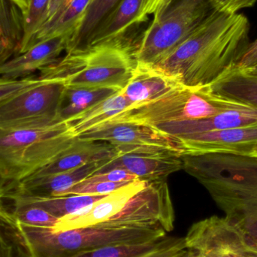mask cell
Wrapping results in <instances>:
<instances>
[{
	"mask_svg": "<svg viewBox=\"0 0 257 257\" xmlns=\"http://www.w3.org/2000/svg\"><path fill=\"white\" fill-rule=\"evenodd\" d=\"M0 224L16 257H72L108 246L143 244L169 235L160 229L84 227L54 232L32 227L0 210Z\"/></svg>",
	"mask_w": 257,
	"mask_h": 257,
	"instance_id": "obj_4",
	"label": "cell"
},
{
	"mask_svg": "<svg viewBox=\"0 0 257 257\" xmlns=\"http://www.w3.org/2000/svg\"><path fill=\"white\" fill-rule=\"evenodd\" d=\"M244 70L247 71V72L253 74V75H257V65L255 66L254 67L251 68V69H244Z\"/></svg>",
	"mask_w": 257,
	"mask_h": 257,
	"instance_id": "obj_39",
	"label": "cell"
},
{
	"mask_svg": "<svg viewBox=\"0 0 257 257\" xmlns=\"http://www.w3.org/2000/svg\"><path fill=\"white\" fill-rule=\"evenodd\" d=\"M246 106L248 105L214 94L208 86L182 85L155 100L128 107L108 122L139 123L156 127L165 123L207 118Z\"/></svg>",
	"mask_w": 257,
	"mask_h": 257,
	"instance_id": "obj_7",
	"label": "cell"
},
{
	"mask_svg": "<svg viewBox=\"0 0 257 257\" xmlns=\"http://www.w3.org/2000/svg\"><path fill=\"white\" fill-rule=\"evenodd\" d=\"M24 35V15L10 0H0V67L18 54Z\"/></svg>",
	"mask_w": 257,
	"mask_h": 257,
	"instance_id": "obj_24",
	"label": "cell"
},
{
	"mask_svg": "<svg viewBox=\"0 0 257 257\" xmlns=\"http://www.w3.org/2000/svg\"><path fill=\"white\" fill-rule=\"evenodd\" d=\"M66 86L42 80L0 102V130L47 127L61 123L59 111Z\"/></svg>",
	"mask_w": 257,
	"mask_h": 257,
	"instance_id": "obj_9",
	"label": "cell"
},
{
	"mask_svg": "<svg viewBox=\"0 0 257 257\" xmlns=\"http://www.w3.org/2000/svg\"><path fill=\"white\" fill-rule=\"evenodd\" d=\"M148 1L120 0L98 26L86 49L107 44L127 43L125 35L133 27L148 20V17L145 13Z\"/></svg>",
	"mask_w": 257,
	"mask_h": 257,
	"instance_id": "obj_13",
	"label": "cell"
},
{
	"mask_svg": "<svg viewBox=\"0 0 257 257\" xmlns=\"http://www.w3.org/2000/svg\"><path fill=\"white\" fill-rule=\"evenodd\" d=\"M243 14L212 12L166 60L154 67L189 87H206L236 65L249 45Z\"/></svg>",
	"mask_w": 257,
	"mask_h": 257,
	"instance_id": "obj_1",
	"label": "cell"
},
{
	"mask_svg": "<svg viewBox=\"0 0 257 257\" xmlns=\"http://www.w3.org/2000/svg\"><path fill=\"white\" fill-rule=\"evenodd\" d=\"M41 81V78L35 75L19 79H10L0 76V102L24 89L38 84Z\"/></svg>",
	"mask_w": 257,
	"mask_h": 257,
	"instance_id": "obj_30",
	"label": "cell"
},
{
	"mask_svg": "<svg viewBox=\"0 0 257 257\" xmlns=\"http://www.w3.org/2000/svg\"><path fill=\"white\" fill-rule=\"evenodd\" d=\"M118 155L114 147L107 142L84 140L77 138L73 145L58 158L33 174L28 179L55 175L95 162L110 160Z\"/></svg>",
	"mask_w": 257,
	"mask_h": 257,
	"instance_id": "obj_18",
	"label": "cell"
},
{
	"mask_svg": "<svg viewBox=\"0 0 257 257\" xmlns=\"http://www.w3.org/2000/svg\"><path fill=\"white\" fill-rule=\"evenodd\" d=\"M211 9L228 14L238 13L241 9L251 8L257 0H208Z\"/></svg>",
	"mask_w": 257,
	"mask_h": 257,
	"instance_id": "obj_31",
	"label": "cell"
},
{
	"mask_svg": "<svg viewBox=\"0 0 257 257\" xmlns=\"http://www.w3.org/2000/svg\"><path fill=\"white\" fill-rule=\"evenodd\" d=\"M77 138L107 142L120 154H156L181 157L184 154L182 141L148 125L133 123H103Z\"/></svg>",
	"mask_w": 257,
	"mask_h": 257,
	"instance_id": "obj_10",
	"label": "cell"
},
{
	"mask_svg": "<svg viewBox=\"0 0 257 257\" xmlns=\"http://www.w3.org/2000/svg\"><path fill=\"white\" fill-rule=\"evenodd\" d=\"M105 196L106 195H68L45 198H12L2 200L35 205L60 219L98 202Z\"/></svg>",
	"mask_w": 257,
	"mask_h": 257,
	"instance_id": "obj_27",
	"label": "cell"
},
{
	"mask_svg": "<svg viewBox=\"0 0 257 257\" xmlns=\"http://www.w3.org/2000/svg\"><path fill=\"white\" fill-rule=\"evenodd\" d=\"M211 93L257 108V75L234 66L208 86Z\"/></svg>",
	"mask_w": 257,
	"mask_h": 257,
	"instance_id": "obj_21",
	"label": "cell"
},
{
	"mask_svg": "<svg viewBox=\"0 0 257 257\" xmlns=\"http://www.w3.org/2000/svg\"><path fill=\"white\" fill-rule=\"evenodd\" d=\"M127 43L107 44L66 53L39 71V78L66 87H105L122 90L133 76L136 61Z\"/></svg>",
	"mask_w": 257,
	"mask_h": 257,
	"instance_id": "obj_6",
	"label": "cell"
},
{
	"mask_svg": "<svg viewBox=\"0 0 257 257\" xmlns=\"http://www.w3.org/2000/svg\"><path fill=\"white\" fill-rule=\"evenodd\" d=\"M256 125L257 108L246 106L223 111L217 115L207 118L165 123L156 127L172 136L182 137L207 132L246 127Z\"/></svg>",
	"mask_w": 257,
	"mask_h": 257,
	"instance_id": "obj_16",
	"label": "cell"
},
{
	"mask_svg": "<svg viewBox=\"0 0 257 257\" xmlns=\"http://www.w3.org/2000/svg\"><path fill=\"white\" fill-rule=\"evenodd\" d=\"M120 91L105 87H66L59 111V118L66 122L74 116Z\"/></svg>",
	"mask_w": 257,
	"mask_h": 257,
	"instance_id": "obj_25",
	"label": "cell"
},
{
	"mask_svg": "<svg viewBox=\"0 0 257 257\" xmlns=\"http://www.w3.org/2000/svg\"><path fill=\"white\" fill-rule=\"evenodd\" d=\"M184 237L199 257H257L256 241L225 216L196 222Z\"/></svg>",
	"mask_w": 257,
	"mask_h": 257,
	"instance_id": "obj_11",
	"label": "cell"
},
{
	"mask_svg": "<svg viewBox=\"0 0 257 257\" xmlns=\"http://www.w3.org/2000/svg\"><path fill=\"white\" fill-rule=\"evenodd\" d=\"M120 0H93L81 23L68 41L66 52L84 51L98 26Z\"/></svg>",
	"mask_w": 257,
	"mask_h": 257,
	"instance_id": "obj_26",
	"label": "cell"
},
{
	"mask_svg": "<svg viewBox=\"0 0 257 257\" xmlns=\"http://www.w3.org/2000/svg\"><path fill=\"white\" fill-rule=\"evenodd\" d=\"M0 257H16L13 244L5 232L0 237Z\"/></svg>",
	"mask_w": 257,
	"mask_h": 257,
	"instance_id": "obj_35",
	"label": "cell"
},
{
	"mask_svg": "<svg viewBox=\"0 0 257 257\" xmlns=\"http://www.w3.org/2000/svg\"><path fill=\"white\" fill-rule=\"evenodd\" d=\"M191 253L184 237L169 234L143 244L108 246L72 257H189Z\"/></svg>",
	"mask_w": 257,
	"mask_h": 257,
	"instance_id": "obj_20",
	"label": "cell"
},
{
	"mask_svg": "<svg viewBox=\"0 0 257 257\" xmlns=\"http://www.w3.org/2000/svg\"><path fill=\"white\" fill-rule=\"evenodd\" d=\"M174 0H148L145 7V13L147 17L154 15V18L163 15L172 5Z\"/></svg>",
	"mask_w": 257,
	"mask_h": 257,
	"instance_id": "obj_34",
	"label": "cell"
},
{
	"mask_svg": "<svg viewBox=\"0 0 257 257\" xmlns=\"http://www.w3.org/2000/svg\"><path fill=\"white\" fill-rule=\"evenodd\" d=\"M189 257H199V256H198V255L196 254V253H195V252H193V250H192L191 255H190V256Z\"/></svg>",
	"mask_w": 257,
	"mask_h": 257,
	"instance_id": "obj_40",
	"label": "cell"
},
{
	"mask_svg": "<svg viewBox=\"0 0 257 257\" xmlns=\"http://www.w3.org/2000/svg\"><path fill=\"white\" fill-rule=\"evenodd\" d=\"M69 2V0H51L50 1L49 9H48V16H47V20L45 23L49 21L51 18H52L56 14L58 13Z\"/></svg>",
	"mask_w": 257,
	"mask_h": 257,
	"instance_id": "obj_36",
	"label": "cell"
},
{
	"mask_svg": "<svg viewBox=\"0 0 257 257\" xmlns=\"http://www.w3.org/2000/svg\"><path fill=\"white\" fill-rule=\"evenodd\" d=\"M247 156H248V157H257V142L254 145L250 146V151H249Z\"/></svg>",
	"mask_w": 257,
	"mask_h": 257,
	"instance_id": "obj_38",
	"label": "cell"
},
{
	"mask_svg": "<svg viewBox=\"0 0 257 257\" xmlns=\"http://www.w3.org/2000/svg\"><path fill=\"white\" fill-rule=\"evenodd\" d=\"M92 1L93 0H69L58 13L44 24L35 33L24 52L42 41L64 35L72 36Z\"/></svg>",
	"mask_w": 257,
	"mask_h": 257,
	"instance_id": "obj_22",
	"label": "cell"
},
{
	"mask_svg": "<svg viewBox=\"0 0 257 257\" xmlns=\"http://www.w3.org/2000/svg\"><path fill=\"white\" fill-rule=\"evenodd\" d=\"M130 106L122 90L66 120L71 133L78 136L106 123Z\"/></svg>",
	"mask_w": 257,
	"mask_h": 257,
	"instance_id": "obj_23",
	"label": "cell"
},
{
	"mask_svg": "<svg viewBox=\"0 0 257 257\" xmlns=\"http://www.w3.org/2000/svg\"><path fill=\"white\" fill-rule=\"evenodd\" d=\"M76 139L66 122L47 127L0 130V200L58 158Z\"/></svg>",
	"mask_w": 257,
	"mask_h": 257,
	"instance_id": "obj_5",
	"label": "cell"
},
{
	"mask_svg": "<svg viewBox=\"0 0 257 257\" xmlns=\"http://www.w3.org/2000/svg\"><path fill=\"white\" fill-rule=\"evenodd\" d=\"M106 161L95 162L55 175L26 180L12 195L3 199L61 196L77 183L93 175Z\"/></svg>",
	"mask_w": 257,
	"mask_h": 257,
	"instance_id": "obj_17",
	"label": "cell"
},
{
	"mask_svg": "<svg viewBox=\"0 0 257 257\" xmlns=\"http://www.w3.org/2000/svg\"><path fill=\"white\" fill-rule=\"evenodd\" d=\"M178 138L182 141L184 155L229 154L247 156L250 146L257 142V125Z\"/></svg>",
	"mask_w": 257,
	"mask_h": 257,
	"instance_id": "obj_12",
	"label": "cell"
},
{
	"mask_svg": "<svg viewBox=\"0 0 257 257\" xmlns=\"http://www.w3.org/2000/svg\"><path fill=\"white\" fill-rule=\"evenodd\" d=\"M12 3L18 6V9L22 12L23 15L26 13L28 9L30 0H10Z\"/></svg>",
	"mask_w": 257,
	"mask_h": 257,
	"instance_id": "obj_37",
	"label": "cell"
},
{
	"mask_svg": "<svg viewBox=\"0 0 257 257\" xmlns=\"http://www.w3.org/2000/svg\"><path fill=\"white\" fill-rule=\"evenodd\" d=\"M132 181L109 182V181H90L84 179L72 186L61 196L68 195H107L117 189L127 185Z\"/></svg>",
	"mask_w": 257,
	"mask_h": 257,
	"instance_id": "obj_29",
	"label": "cell"
},
{
	"mask_svg": "<svg viewBox=\"0 0 257 257\" xmlns=\"http://www.w3.org/2000/svg\"><path fill=\"white\" fill-rule=\"evenodd\" d=\"M257 65V39L247 45L235 66L241 69H249Z\"/></svg>",
	"mask_w": 257,
	"mask_h": 257,
	"instance_id": "obj_33",
	"label": "cell"
},
{
	"mask_svg": "<svg viewBox=\"0 0 257 257\" xmlns=\"http://www.w3.org/2000/svg\"><path fill=\"white\" fill-rule=\"evenodd\" d=\"M4 233V230H3V227H2L1 224H0V237Z\"/></svg>",
	"mask_w": 257,
	"mask_h": 257,
	"instance_id": "obj_41",
	"label": "cell"
},
{
	"mask_svg": "<svg viewBox=\"0 0 257 257\" xmlns=\"http://www.w3.org/2000/svg\"><path fill=\"white\" fill-rule=\"evenodd\" d=\"M119 169L134 174L139 180L151 181L166 179L171 174L183 169V163L181 157L175 156L120 154L105 162L94 174Z\"/></svg>",
	"mask_w": 257,
	"mask_h": 257,
	"instance_id": "obj_15",
	"label": "cell"
},
{
	"mask_svg": "<svg viewBox=\"0 0 257 257\" xmlns=\"http://www.w3.org/2000/svg\"><path fill=\"white\" fill-rule=\"evenodd\" d=\"M90 181H109V182H126L139 180L134 174L124 169H113L105 173L94 174L86 178Z\"/></svg>",
	"mask_w": 257,
	"mask_h": 257,
	"instance_id": "obj_32",
	"label": "cell"
},
{
	"mask_svg": "<svg viewBox=\"0 0 257 257\" xmlns=\"http://www.w3.org/2000/svg\"><path fill=\"white\" fill-rule=\"evenodd\" d=\"M183 169L206 189L225 217L257 242V157L183 155Z\"/></svg>",
	"mask_w": 257,
	"mask_h": 257,
	"instance_id": "obj_3",
	"label": "cell"
},
{
	"mask_svg": "<svg viewBox=\"0 0 257 257\" xmlns=\"http://www.w3.org/2000/svg\"><path fill=\"white\" fill-rule=\"evenodd\" d=\"M68 35L42 41L25 52L12 57L0 67V76L10 79H19L33 75L36 71L52 64L66 51Z\"/></svg>",
	"mask_w": 257,
	"mask_h": 257,
	"instance_id": "obj_14",
	"label": "cell"
},
{
	"mask_svg": "<svg viewBox=\"0 0 257 257\" xmlns=\"http://www.w3.org/2000/svg\"><path fill=\"white\" fill-rule=\"evenodd\" d=\"M208 0H179L154 18L133 47L136 64L154 66L166 60L208 16Z\"/></svg>",
	"mask_w": 257,
	"mask_h": 257,
	"instance_id": "obj_8",
	"label": "cell"
},
{
	"mask_svg": "<svg viewBox=\"0 0 257 257\" xmlns=\"http://www.w3.org/2000/svg\"><path fill=\"white\" fill-rule=\"evenodd\" d=\"M181 86L175 78L160 69L136 63L133 76L122 93L130 107L136 106L155 100Z\"/></svg>",
	"mask_w": 257,
	"mask_h": 257,
	"instance_id": "obj_19",
	"label": "cell"
},
{
	"mask_svg": "<svg viewBox=\"0 0 257 257\" xmlns=\"http://www.w3.org/2000/svg\"><path fill=\"white\" fill-rule=\"evenodd\" d=\"M175 214L166 179L136 180L74 214L59 219L54 232L84 227L160 229L169 234Z\"/></svg>",
	"mask_w": 257,
	"mask_h": 257,
	"instance_id": "obj_2",
	"label": "cell"
},
{
	"mask_svg": "<svg viewBox=\"0 0 257 257\" xmlns=\"http://www.w3.org/2000/svg\"><path fill=\"white\" fill-rule=\"evenodd\" d=\"M51 0H30L24 15V35L18 54H22L35 33L45 24Z\"/></svg>",
	"mask_w": 257,
	"mask_h": 257,
	"instance_id": "obj_28",
	"label": "cell"
}]
</instances>
